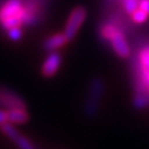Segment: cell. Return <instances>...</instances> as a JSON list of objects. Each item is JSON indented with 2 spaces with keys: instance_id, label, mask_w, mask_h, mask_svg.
<instances>
[{
  "instance_id": "1",
  "label": "cell",
  "mask_w": 149,
  "mask_h": 149,
  "mask_svg": "<svg viewBox=\"0 0 149 149\" xmlns=\"http://www.w3.org/2000/svg\"><path fill=\"white\" fill-rule=\"evenodd\" d=\"M24 15V0H7L0 8V24L4 29L22 26Z\"/></svg>"
},
{
  "instance_id": "6",
  "label": "cell",
  "mask_w": 149,
  "mask_h": 149,
  "mask_svg": "<svg viewBox=\"0 0 149 149\" xmlns=\"http://www.w3.org/2000/svg\"><path fill=\"white\" fill-rule=\"evenodd\" d=\"M62 62V56L58 51L48 52L42 66H41V74L45 78H52L58 73Z\"/></svg>"
},
{
  "instance_id": "14",
  "label": "cell",
  "mask_w": 149,
  "mask_h": 149,
  "mask_svg": "<svg viewBox=\"0 0 149 149\" xmlns=\"http://www.w3.org/2000/svg\"><path fill=\"white\" fill-rule=\"evenodd\" d=\"M130 18H132V21L134 24H144L148 20L149 15L147 13H144L143 11H141L140 8H137L130 14Z\"/></svg>"
},
{
  "instance_id": "8",
  "label": "cell",
  "mask_w": 149,
  "mask_h": 149,
  "mask_svg": "<svg viewBox=\"0 0 149 149\" xmlns=\"http://www.w3.org/2000/svg\"><path fill=\"white\" fill-rule=\"evenodd\" d=\"M69 42V40L66 38V35L62 33H54L49 35L48 38H46L42 42V48L46 52H53L62 48Z\"/></svg>"
},
{
  "instance_id": "13",
  "label": "cell",
  "mask_w": 149,
  "mask_h": 149,
  "mask_svg": "<svg viewBox=\"0 0 149 149\" xmlns=\"http://www.w3.org/2000/svg\"><path fill=\"white\" fill-rule=\"evenodd\" d=\"M122 8L126 14H132L135 10L139 8V0H121Z\"/></svg>"
},
{
  "instance_id": "12",
  "label": "cell",
  "mask_w": 149,
  "mask_h": 149,
  "mask_svg": "<svg viewBox=\"0 0 149 149\" xmlns=\"http://www.w3.org/2000/svg\"><path fill=\"white\" fill-rule=\"evenodd\" d=\"M12 141L18 146L19 149H36L35 146L32 143V141L28 140L27 137H25L21 133H19Z\"/></svg>"
},
{
  "instance_id": "4",
  "label": "cell",
  "mask_w": 149,
  "mask_h": 149,
  "mask_svg": "<svg viewBox=\"0 0 149 149\" xmlns=\"http://www.w3.org/2000/svg\"><path fill=\"white\" fill-rule=\"evenodd\" d=\"M25 15L22 26H35L38 25L44 15L41 5L36 0H25L24 1Z\"/></svg>"
},
{
  "instance_id": "5",
  "label": "cell",
  "mask_w": 149,
  "mask_h": 149,
  "mask_svg": "<svg viewBox=\"0 0 149 149\" xmlns=\"http://www.w3.org/2000/svg\"><path fill=\"white\" fill-rule=\"evenodd\" d=\"M0 107L6 109H14V108L26 109V102L12 89L5 86H0Z\"/></svg>"
},
{
  "instance_id": "2",
  "label": "cell",
  "mask_w": 149,
  "mask_h": 149,
  "mask_svg": "<svg viewBox=\"0 0 149 149\" xmlns=\"http://www.w3.org/2000/svg\"><path fill=\"white\" fill-rule=\"evenodd\" d=\"M104 93V82L100 78H94L88 87L87 99L84 106V113L88 119H93L96 116L100 109V103Z\"/></svg>"
},
{
  "instance_id": "15",
  "label": "cell",
  "mask_w": 149,
  "mask_h": 149,
  "mask_svg": "<svg viewBox=\"0 0 149 149\" xmlns=\"http://www.w3.org/2000/svg\"><path fill=\"white\" fill-rule=\"evenodd\" d=\"M6 31H7V36L12 41H19L22 38L21 26H14V27H11V28H8Z\"/></svg>"
},
{
  "instance_id": "7",
  "label": "cell",
  "mask_w": 149,
  "mask_h": 149,
  "mask_svg": "<svg viewBox=\"0 0 149 149\" xmlns=\"http://www.w3.org/2000/svg\"><path fill=\"white\" fill-rule=\"evenodd\" d=\"M111 48L115 52V54L121 58V59H127L132 54V49H130V46L126 39V35H125V32L121 31L119 32L118 34H115L113 38L110 39L109 41Z\"/></svg>"
},
{
  "instance_id": "11",
  "label": "cell",
  "mask_w": 149,
  "mask_h": 149,
  "mask_svg": "<svg viewBox=\"0 0 149 149\" xmlns=\"http://www.w3.org/2000/svg\"><path fill=\"white\" fill-rule=\"evenodd\" d=\"M133 106L135 109L142 110L149 107V93L146 92H134Z\"/></svg>"
},
{
  "instance_id": "3",
  "label": "cell",
  "mask_w": 149,
  "mask_h": 149,
  "mask_svg": "<svg viewBox=\"0 0 149 149\" xmlns=\"http://www.w3.org/2000/svg\"><path fill=\"white\" fill-rule=\"evenodd\" d=\"M86 18H87V10L84 6H77L70 11L63 29V34L69 41H72L77 36Z\"/></svg>"
},
{
  "instance_id": "10",
  "label": "cell",
  "mask_w": 149,
  "mask_h": 149,
  "mask_svg": "<svg viewBox=\"0 0 149 149\" xmlns=\"http://www.w3.org/2000/svg\"><path fill=\"white\" fill-rule=\"evenodd\" d=\"M6 113H7V122L12 125H24L29 119L28 113L24 108L6 109Z\"/></svg>"
},
{
  "instance_id": "17",
  "label": "cell",
  "mask_w": 149,
  "mask_h": 149,
  "mask_svg": "<svg viewBox=\"0 0 149 149\" xmlns=\"http://www.w3.org/2000/svg\"><path fill=\"white\" fill-rule=\"evenodd\" d=\"M5 122H7V113L6 110L0 109V126L4 125Z\"/></svg>"
},
{
  "instance_id": "9",
  "label": "cell",
  "mask_w": 149,
  "mask_h": 149,
  "mask_svg": "<svg viewBox=\"0 0 149 149\" xmlns=\"http://www.w3.org/2000/svg\"><path fill=\"white\" fill-rule=\"evenodd\" d=\"M121 31H123V29L120 26V24H118L116 21L110 20V21L103 22L100 26V28H99V35H100V38L103 41L109 42L110 39L113 38L115 34H118L119 32H121Z\"/></svg>"
},
{
  "instance_id": "16",
  "label": "cell",
  "mask_w": 149,
  "mask_h": 149,
  "mask_svg": "<svg viewBox=\"0 0 149 149\" xmlns=\"http://www.w3.org/2000/svg\"><path fill=\"white\" fill-rule=\"evenodd\" d=\"M139 8L149 15V0H139Z\"/></svg>"
}]
</instances>
